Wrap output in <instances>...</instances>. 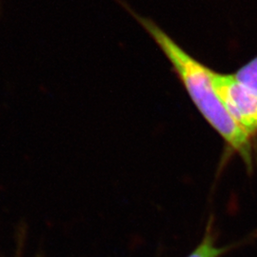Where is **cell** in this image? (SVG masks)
<instances>
[{
  "label": "cell",
  "instance_id": "6da1fadb",
  "mask_svg": "<svg viewBox=\"0 0 257 257\" xmlns=\"http://www.w3.org/2000/svg\"><path fill=\"white\" fill-rule=\"evenodd\" d=\"M136 18L170 61L174 72L203 117L230 149L242 157L248 169H251L253 139L239 127L224 107L212 84V70L187 53L155 22L138 16Z\"/></svg>",
  "mask_w": 257,
  "mask_h": 257
},
{
  "label": "cell",
  "instance_id": "7a4b0ae2",
  "mask_svg": "<svg viewBox=\"0 0 257 257\" xmlns=\"http://www.w3.org/2000/svg\"><path fill=\"white\" fill-rule=\"evenodd\" d=\"M211 80L231 118L254 140L257 136L256 94L238 82L232 74H220L212 70Z\"/></svg>",
  "mask_w": 257,
  "mask_h": 257
},
{
  "label": "cell",
  "instance_id": "3957f363",
  "mask_svg": "<svg viewBox=\"0 0 257 257\" xmlns=\"http://www.w3.org/2000/svg\"><path fill=\"white\" fill-rule=\"evenodd\" d=\"M229 248L215 245V236L212 219H211L207 225L201 242L187 257H221L229 250Z\"/></svg>",
  "mask_w": 257,
  "mask_h": 257
},
{
  "label": "cell",
  "instance_id": "277c9868",
  "mask_svg": "<svg viewBox=\"0 0 257 257\" xmlns=\"http://www.w3.org/2000/svg\"><path fill=\"white\" fill-rule=\"evenodd\" d=\"M232 74L238 82L257 95V55Z\"/></svg>",
  "mask_w": 257,
  "mask_h": 257
}]
</instances>
